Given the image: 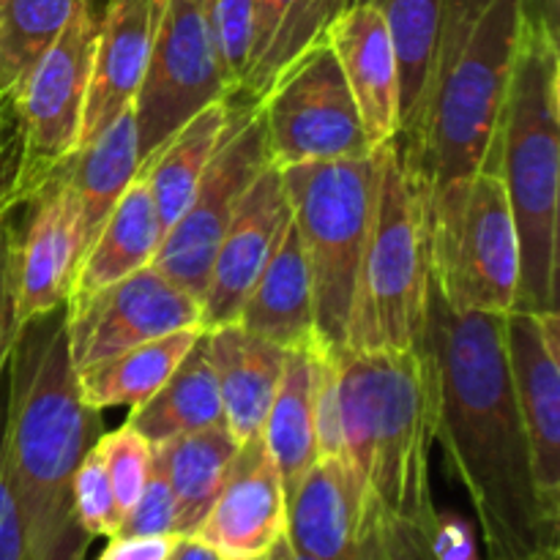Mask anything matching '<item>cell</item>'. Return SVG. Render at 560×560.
Segmentation results:
<instances>
[{"label": "cell", "mask_w": 560, "mask_h": 560, "mask_svg": "<svg viewBox=\"0 0 560 560\" xmlns=\"http://www.w3.org/2000/svg\"><path fill=\"white\" fill-rule=\"evenodd\" d=\"M503 317L454 310L432 282L424 348L435 388V441L468 492L487 560H560V520L547 512L536 487Z\"/></svg>", "instance_id": "1"}, {"label": "cell", "mask_w": 560, "mask_h": 560, "mask_svg": "<svg viewBox=\"0 0 560 560\" xmlns=\"http://www.w3.org/2000/svg\"><path fill=\"white\" fill-rule=\"evenodd\" d=\"M102 432V410L77 392L63 306L25 323L5 370L3 470L31 560H85L74 476Z\"/></svg>", "instance_id": "2"}, {"label": "cell", "mask_w": 560, "mask_h": 560, "mask_svg": "<svg viewBox=\"0 0 560 560\" xmlns=\"http://www.w3.org/2000/svg\"><path fill=\"white\" fill-rule=\"evenodd\" d=\"M495 173L520 241L517 310H558L560 47L558 0H525Z\"/></svg>", "instance_id": "3"}, {"label": "cell", "mask_w": 560, "mask_h": 560, "mask_svg": "<svg viewBox=\"0 0 560 560\" xmlns=\"http://www.w3.org/2000/svg\"><path fill=\"white\" fill-rule=\"evenodd\" d=\"M345 457L383 512L435 514L430 446L435 443V388L427 348H339Z\"/></svg>", "instance_id": "4"}, {"label": "cell", "mask_w": 560, "mask_h": 560, "mask_svg": "<svg viewBox=\"0 0 560 560\" xmlns=\"http://www.w3.org/2000/svg\"><path fill=\"white\" fill-rule=\"evenodd\" d=\"M525 0H490L446 74L438 82L419 137L405 159L438 219L459 200L470 178L495 170Z\"/></svg>", "instance_id": "5"}, {"label": "cell", "mask_w": 560, "mask_h": 560, "mask_svg": "<svg viewBox=\"0 0 560 560\" xmlns=\"http://www.w3.org/2000/svg\"><path fill=\"white\" fill-rule=\"evenodd\" d=\"M432 255L427 200L399 140L377 148L375 200L355 273L348 350L424 345Z\"/></svg>", "instance_id": "6"}, {"label": "cell", "mask_w": 560, "mask_h": 560, "mask_svg": "<svg viewBox=\"0 0 560 560\" xmlns=\"http://www.w3.org/2000/svg\"><path fill=\"white\" fill-rule=\"evenodd\" d=\"M377 151L282 170L290 213L312 282L317 337L328 348L348 342L355 273L375 200Z\"/></svg>", "instance_id": "7"}, {"label": "cell", "mask_w": 560, "mask_h": 560, "mask_svg": "<svg viewBox=\"0 0 560 560\" xmlns=\"http://www.w3.org/2000/svg\"><path fill=\"white\" fill-rule=\"evenodd\" d=\"M98 11L82 0L58 38L9 98L11 170L5 184V211L31 200L44 180L80 148L82 107L91 77Z\"/></svg>", "instance_id": "8"}, {"label": "cell", "mask_w": 560, "mask_h": 560, "mask_svg": "<svg viewBox=\"0 0 560 560\" xmlns=\"http://www.w3.org/2000/svg\"><path fill=\"white\" fill-rule=\"evenodd\" d=\"M432 282L459 312L517 310L520 241L506 186L485 170L443 217L430 222Z\"/></svg>", "instance_id": "9"}, {"label": "cell", "mask_w": 560, "mask_h": 560, "mask_svg": "<svg viewBox=\"0 0 560 560\" xmlns=\"http://www.w3.org/2000/svg\"><path fill=\"white\" fill-rule=\"evenodd\" d=\"M277 170L372 153L353 93L328 42L299 60L255 104Z\"/></svg>", "instance_id": "10"}, {"label": "cell", "mask_w": 560, "mask_h": 560, "mask_svg": "<svg viewBox=\"0 0 560 560\" xmlns=\"http://www.w3.org/2000/svg\"><path fill=\"white\" fill-rule=\"evenodd\" d=\"M266 129L255 104H233L228 131L208 162L189 206L162 235L151 266L202 299L213 255L252 180L268 167ZM202 304V301H200Z\"/></svg>", "instance_id": "11"}, {"label": "cell", "mask_w": 560, "mask_h": 560, "mask_svg": "<svg viewBox=\"0 0 560 560\" xmlns=\"http://www.w3.org/2000/svg\"><path fill=\"white\" fill-rule=\"evenodd\" d=\"M230 98L213 42L208 0H162L145 77L135 98L140 162L178 126Z\"/></svg>", "instance_id": "12"}, {"label": "cell", "mask_w": 560, "mask_h": 560, "mask_svg": "<svg viewBox=\"0 0 560 560\" xmlns=\"http://www.w3.org/2000/svg\"><path fill=\"white\" fill-rule=\"evenodd\" d=\"M63 312L74 370H85L184 328H202L200 299L153 266L140 268L77 304H66Z\"/></svg>", "instance_id": "13"}, {"label": "cell", "mask_w": 560, "mask_h": 560, "mask_svg": "<svg viewBox=\"0 0 560 560\" xmlns=\"http://www.w3.org/2000/svg\"><path fill=\"white\" fill-rule=\"evenodd\" d=\"M506 355L536 487L560 520V317L514 310L503 317Z\"/></svg>", "instance_id": "14"}, {"label": "cell", "mask_w": 560, "mask_h": 560, "mask_svg": "<svg viewBox=\"0 0 560 560\" xmlns=\"http://www.w3.org/2000/svg\"><path fill=\"white\" fill-rule=\"evenodd\" d=\"M25 219L14 235L16 326L66 306L71 279L85 255L80 206L60 167L22 202Z\"/></svg>", "instance_id": "15"}, {"label": "cell", "mask_w": 560, "mask_h": 560, "mask_svg": "<svg viewBox=\"0 0 560 560\" xmlns=\"http://www.w3.org/2000/svg\"><path fill=\"white\" fill-rule=\"evenodd\" d=\"M288 217L290 202L282 170L268 164L252 180L217 246L206 293L200 299L202 331L238 320L241 306L271 257Z\"/></svg>", "instance_id": "16"}, {"label": "cell", "mask_w": 560, "mask_h": 560, "mask_svg": "<svg viewBox=\"0 0 560 560\" xmlns=\"http://www.w3.org/2000/svg\"><path fill=\"white\" fill-rule=\"evenodd\" d=\"M288 530V495L262 435L235 452L222 490L195 539L224 560L262 558Z\"/></svg>", "instance_id": "17"}, {"label": "cell", "mask_w": 560, "mask_h": 560, "mask_svg": "<svg viewBox=\"0 0 560 560\" xmlns=\"http://www.w3.org/2000/svg\"><path fill=\"white\" fill-rule=\"evenodd\" d=\"M372 498L345 454L317 457L288 501V536L295 550L320 560H359Z\"/></svg>", "instance_id": "18"}, {"label": "cell", "mask_w": 560, "mask_h": 560, "mask_svg": "<svg viewBox=\"0 0 560 560\" xmlns=\"http://www.w3.org/2000/svg\"><path fill=\"white\" fill-rule=\"evenodd\" d=\"M159 11L162 0H107L98 14L80 145L93 140L109 120L135 107L151 58Z\"/></svg>", "instance_id": "19"}, {"label": "cell", "mask_w": 560, "mask_h": 560, "mask_svg": "<svg viewBox=\"0 0 560 560\" xmlns=\"http://www.w3.org/2000/svg\"><path fill=\"white\" fill-rule=\"evenodd\" d=\"M353 93L372 151L399 135V71L392 36L381 11L350 0L326 36Z\"/></svg>", "instance_id": "20"}, {"label": "cell", "mask_w": 560, "mask_h": 560, "mask_svg": "<svg viewBox=\"0 0 560 560\" xmlns=\"http://www.w3.org/2000/svg\"><path fill=\"white\" fill-rule=\"evenodd\" d=\"M350 0H255L246 63L233 104H257L304 55L326 42Z\"/></svg>", "instance_id": "21"}, {"label": "cell", "mask_w": 560, "mask_h": 560, "mask_svg": "<svg viewBox=\"0 0 560 560\" xmlns=\"http://www.w3.org/2000/svg\"><path fill=\"white\" fill-rule=\"evenodd\" d=\"M235 323L282 350H304L320 339L315 326L310 268L293 213L284 222L282 235L257 282L252 284Z\"/></svg>", "instance_id": "22"}, {"label": "cell", "mask_w": 560, "mask_h": 560, "mask_svg": "<svg viewBox=\"0 0 560 560\" xmlns=\"http://www.w3.org/2000/svg\"><path fill=\"white\" fill-rule=\"evenodd\" d=\"M206 348L217 375L228 430L238 443L260 435L282 381L288 350L255 337L238 323L206 331Z\"/></svg>", "instance_id": "23"}, {"label": "cell", "mask_w": 560, "mask_h": 560, "mask_svg": "<svg viewBox=\"0 0 560 560\" xmlns=\"http://www.w3.org/2000/svg\"><path fill=\"white\" fill-rule=\"evenodd\" d=\"M162 235L164 230L159 222L156 206H153L151 189L137 170L135 180L115 202L102 233L88 246L85 257L77 266L66 304H77V301L120 282L129 273L151 266L159 244H162Z\"/></svg>", "instance_id": "24"}, {"label": "cell", "mask_w": 560, "mask_h": 560, "mask_svg": "<svg viewBox=\"0 0 560 560\" xmlns=\"http://www.w3.org/2000/svg\"><path fill=\"white\" fill-rule=\"evenodd\" d=\"M137 170H140V142H137L135 109H126L118 118L109 120L93 140L77 148L60 164V173L69 180L77 206H80L85 252L102 233L104 222L120 195L129 189Z\"/></svg>", "instance_id": "25"}, {"label": "cell", "mask_w": 560, "mask_h": 560, "mask_svg": "<svg viewBox=\"0 0 560 560\" xmlns=\"http://www.w3.org/2000/svg\"><path fill=\"white\" fill-rule=\"evenodd\" d=\"M383 14L399 71V135L402 145L419 137L430 107L438 44L446 0H364Z\"/></svg>", "instance_id": "26"}, {"label": "cell", "mask_w": 560, "mask_h": 560, "mask_svg": "<svg viewBox=\"0 0 560 560\" xmlns=\"http://www.w3.org/2000/svg\"><path fill=\"white\" fill-rule=\"evenodd\" d=\"M230 115H233L230 98L208 104L140 162V173L151 189L164 233L189 206L208 162L228 131Z\"/></svg>", "instance_id": "27"}, {"label": "cell", "mask_w": 560, "mask_h": 560, "mask_svg": "<svg viewBox=\"0 0 560 560\" xmlns=\"http://www.w3.org/2000/svg\"><path fill=\"white\" fill-rule=\"evenodd\" d=\"M126 424L151 443H164L170 438L200 432L208 427H228L217 375H213L211 359H208L206 331L191 345L184 361L164 381V386L145 402L131 408Z\"/></svg>", "instance_id": "28"}, {"label": "cell", "mask_w": 560, "mask_h": 560, "mask_svg": "<svg viewBox=\"0 0 560 560\" xmlns=\"http://www.w3.org/2000/svg\"><path fill=\"white\" fill-rule=\"evenodd\" d=\"M167 470L175 495V534L195 536L211 512L241 443L228 427H208L200 432L153 443Z\"/></svg>", "instance_id": "29"}, {"label": "cell", "mask_w": 560, "mask_h": 560, "mask_svg": "<svg viewBox=\"0 0 560 560\" xmlns=\"http://www.w3.org/2000/svg\"><path fill=\"white\" fill-rule=\"evenodd\" d=\"M200 334L202 328H184V331L167 334L162 339L96 361L85 370H74L82 402L96 410L118 408V405L137 408L164 386V381L184 361Z\"/></svg>", "instance_id": "30"}, {"label": "cell", "mask_w": 560, "mask_h": 560, "mask_svg": "<svg viewBox=\"0 0 560 560\" xmlns=\"http://www.w3.org/2000/svg\"><path fill=\"white\" fill-rule=\"evenodd\" d=\"M310 348L288 350L277 397H273L260 430L262 443H266L268 454H271L279 476H282L288 501L317 459L310 399Z\"/></svg>", "instance_id": "31"}, {"label": "cell", "mask_w": 560, "mask_h": 560, "mask_svg": "<svg viewBox=\"0 0 560 560\" xmlns=\"http://www.w3.org/2000/svg\"><path fill=\"white\" fill-rule=\"evenodd\" d=\"M82 0H0V98L9 104L27 71L63 33Z\"/></svg>", "instance_id": "32"}, {"label": "cell", "mask_w": 560, "mask_h": 560, "mask_svg": "<svg viewBox=\"0 0 560 560\" xmlns=\"http://www.w3.org/2000/svg\"><path fill=\"white\" fill-rule=\"evenodd\" d=\"M435 517L438 512L430 517L392 514L372 503L364 536V560H441L432 545Z\"/></svg>", "instance_id": "33"}, {"label": "cell", "mask_w": 560, "mask_h": 560, "mask_svg": "<svg viewBox=\"0 0 560 560\" xmlns=\"http://www.w3.org/2000/svg\"><path fill=\"white\" fill-rule=\"evenodd\" d=\"M96 448L104 459V468H107L120 514L126 517V512L140 498L148 474H151L153 443L137 430H131L129 424H120L115 432H102Z\"/></svg>", "instance_id": "34"}, {"label": "cell", "mask_w": 560, "mask_h": 560, "mask_svg": "<svg viewBox=\"0 0 560 560\" xmlns=\"http://www.w3.org/2000/svg\"><path fill=\"white\" fill-rule=\"evenodd\" d=\"M74 514L80 528L91 539H98V536L113 539V536H118L120 523H124V514H120L118 501H115L107 468H104V459L96 446L85 454V459L77 468Z\"/></svg>", "instance_id": "35"}, {"label": "cell", "mask_w": 560, "mask_h": 560, "mask_svg": "<svg viewBox=\"0 0 560 560\" xmlns=\"http://www.w3.org/2000/svg\"><path fill=\"white\" fill-rule=\"evenodd\" d=\"M118 536H137V539L178 536L175 534V495L156 446H153V463L151 474H148L145 479V487H142L135 506L126 512Z\"/></svg>", "instance_id": "36"}, {"label": "cell", "mask_w": 560, "mask_h": 560, "mask_svg": "<svg viewBox=\"0 0 560 560\" xmlns=\"http://www.w3.org/2000/svg\"><path fill=\"white\" fill-rule=\"evenodd\" d=\"M252 3L255 0H208L213 42H217L219 63H222L230 98H233L235 88H238L241 71H244L246 63V49H249Z\"/></svg>", "instance_id": "37"}, {"label": "cell", "mask_w": 560, "mask_h": 560, "mask_svg": "<svg viewBox=\"0 0 560 560\" xmlns=\"http://www.w3.org/2000/svg\"><path fill=\"white\" fill-rule=\"evenodd\" d=\"M14 211H0V388L9 370L16 334V290H14Z\"/></svg>", "instance_id": "38"}, {"label": "cell", "mask_w": 560, "mask_h": 560, "mask_svg": "<svg viewBox=\"0 0 560 560\" xmlns=\"http://www.w3.org/2000/svg\"><path fill=\"white\" fill-rule=\"evenodd\" d=\"M3 427H5V383L0 388V560H31L25 528L11 498L3 470Z\"/></svg>", "instance_id": "39"}, {"label": "cell", "mask_w": 560, "mask_h": 560, "mask_svg": "<svg viewBox=\"0 0 560 560\" xmlns=\"http://www.w3.org/2000/svg\"><path fill=\"white\" fill-rule=\"evenodd\" d=\"M432 545L441 560H479L474 528L457 514L438 512L432 525Z\"/></svg>", "instance_id": "40"}, {"label": "cell", "mask_w": 560, "mask_h": 560, "mask_svg": "<svg viewBox=\"0 0 560 560\" xmlns=\"http://www.w3.org/2000/svg\"><path fill=\"white\" fill-rule=\"evenodd\" d=\"M178 539L180 536H151V539L113 536L107 550L96 560H167Z\"/></svg>", "instance_id": "41"}, {"label": "cell", "mask_w": 560, "mask_h": 560, "mask_svg": "<svg viewBox=\"0 0 560 560\" xmlns=\"http://www.w3.org/2000/svg\"><path fill=\"white\" fill-rule=\"evenodd\" d=\"M11 126H9V104L0 98V211H5V184H9L11 170Z\"/></svg>", "instance_id": "42"}, {"label": "cell", "mask_w": 560, "mask_h": 560, "mask_svg": "<svg viewBox=\"0 0 560 560\" xmlns=\"http://www.w3.org/2000/svg\"><path fill=\"white\" fill-rule=\"evenodd\" d=\"M167 560H224L219 552H213L211 547L202 545L200 539H195V536H180L178 541H175L173 552H170Z\"/></svg>", "instance_id": "43"}, {"label": "cell", "mask_w": 560, "mask_h": 560, "mask_svg": "<svg viewBox=\"0 0 560 560\" xmlns=\"http://www.w3.org/2000/svg\"><path fill=\"white\" fill-rule=\"evenodd\" d=\"M266 560H320V558H312L306 556V552L295 550V547L288 541V536H282V539L266 552Z\"/></svg>", "instance_id": "44"}, {"label": "cell", "mask_w": 560, "mask_h": 560, "mask_svg": "<svg viewBox=\"0 0 560 560\" xmlns=\"http://www.w3.org/2000/svg\"><path fill=\"white\" fill-rule=\"evenodd\" d=\"M238 560H266V556H262V558H238Z\"/></svg>", "instance_id": "45"}, {"label": "cell", "mask_w": 560, "mask_h": 560, "mask_svg": "<svg viewBox=\"0 0 560 560\" xmlns=\"http://www.w3.org/2000/svg\"><path fill=\"white\" fill-rule=\"evenodd\" d=\"M359 560H364V547H361V558Z\"/></svg>", "instance_id": "46"}]
</instances>
